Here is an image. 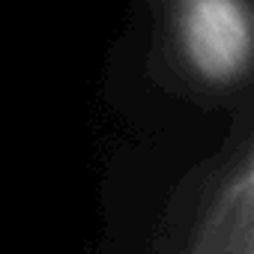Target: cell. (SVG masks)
Wrapping results in <instances>:
<instances>
[{
	"mask_svg": "<svg viewBox=\"0 0 254 254\" xmlns=\"http://www.w3.org/2000/svg\"><path fill=\"white\" fill-rule=\"evenodd\" d=\"M186 51L200 75L236 78L251 51L245 9L236 0H191L186 9Z\"/></svg>",
	"mask_w": 254,
	"mask_h": 254,
	"instance_id": "obj_1",
	"label": "cell"
}]
</instances>
